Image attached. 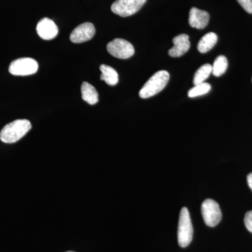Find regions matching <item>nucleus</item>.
I'll return each mask as SVG.
<instances>
[{
	"mask_svg": "<svg viewBox=\"0 0 252 252\" xmlns=\"http://www.w3.org/2000/svg\"><path fill=\"white\" fill-rule=\"evenodd\" d=\"M31 123L27 119H18L5 126L0 132V140L13 144L22 139L31 130Z\"/></svg>",
	"mask_w": 252,
	"mask_h": 252,
	"instance_id": "obj_1",
	"label": "nucleus"
},
{
	"mask_svg": "<svg viewBox=\"0 0 252 252\" xmlns=\"http://www.w3.org/2000/svg\"><path fill=\"white\" fill-rule=\"evenodd\" d=\"M170 79V74L165 70L156 72L146 82L141 89L139 94L142 99L149 98L155 95L165 89Z\"/></svg>",
	"mask_w": 252,
	"mask_h": 252,
	"instance_id": "obj_2",
	"label": "nucleus"
},
{
	"mask_svg": "<svg viewBox=\"0 0 252 252\" xmlns=\"http://www.w3.org/2000/svg\"><path fill=\"white\" fill-rule=\"evenodd\" d=\"M193 229L190 220V214L187 207H183L181 210L179 220L177 238L178 243L182 248H187L191 243L193 239Z\"/></svg>",
	"mask_w": 252,
	"mask_h": 252,
	"instance_id": "obj_3",
	"label": "nucleus"
},
{
	"mask_svg": "<svg viewBox=\"0 0 252 252\" xmlns=\"http://www.w3.org/2000/svg\"><path fill=\"white\" fill-rule=\"evenodd\" d=\"M201 212L204 221L208 226H216L221 220L222 214L220 205L212 199L204 200L202 204Z\"/></svg>",
	"mask_w": 252,
	"mask_h": 252,
	"instance_id": "obj_4",
	"label": "nucleus"
},
{
	"mask_svg": "<svg viewBox=\"0 0 252 252\" xmlns=\"http://www.w3.org/2000/svg\"><path fill=\"white\" fill-rule=\"evenodd\" d=\"M147 0H117L111 9L114 14L122 17H127L136 14L145 4Z\"/></svg>",
	"mask_w": 252,
	"mask_h": 252,
	"instance_id": "obj_5",
	"label": "nucleus"
},
{
	"mask_svg": "<svg viewBox=\"0 0 252 252\" xmlns=\"http://www.w3.org/2000/svg\"><path fill=\"white\" fill-rule=\"evenodd\" d=\"M39 64L35 60L31 58H23L15 60L10 64L9 71L15 76H28L37 72Z\"/></svg>",
	"mask_w": 252,
	"mask_h": 252,
	"instance_id": "obj_6",
	"label": "nucleus"
},
{
	"mask_svg": "<svg viewBox=\"0 0 252 252\" xmlns=\"http://www.w3.org/2000/svg\"><path fill=\"white\" fill-rule=\"evenodd\" d=\"M107 51L114 57L119 59H127L135 54V49L129 41L124 39H114L107 46Z\"/></svg>",
	"mask_w": 252,
	"mask_h": 252,
	"instance_id": "obj_7",
	"label": "nucleus"
},
{
	"mask_svg": "<svg viewBox=\"0 0 252 252\" xmlns=\"http://www.w3.org/2000/svg\"><path fill=\"white\" fill-rule=\"evenodd\" d=\"M95 34V28L91 23H85L77 26L70 34V40L75 44H81L91 40Z\"/></svg>",
	"mask_w": 252,
	"mask_h": 252,
	"instance_id": "obj_8",
	"label": "nucleus"
},
{
	"mask_svg": "<svg viewBox=\"0 0 252 252\" xmlns=\"http://www.w3.org/2000/svg\"><path fill=\"white\" fill-rule=\"evenodd\" d=\"M36 32L41 39L51 40L58 35L59 28L52 20L44 18L38 23Z\"/></svg>",
	"mask_w": 252,
	"mask_h": 252,
	"instance_id": "obj_9",
	"label": "nucleus"
},
{
	"mask_svg": "<svg viewBox=\"0 0 252 252\" xmlns=\"http://www.w3.org/2000/svg\"><path fill=\"white\" fill-rule=\"evenodd\" d=\"M210 14L207 11L193 7L189 12V23L192 28L204 29L208 25Z\"/></svg>",
	"mask_w": 252,
	"mask_h": 252,
	"instance_id": "obj_10",
	"label": "nucleus"
},
{
	"mask_svg": "<svg viewBox=\"0 0 252 252\" xmlns=\"http://www.w3.org/2000/svg\"><path fill=\"white\" fill-rule=\"evenodd\" d=\"M174 46L169 50L168 54L172 58H179L185 54L190 47L189 36L182 34L173 38Z\"/></svg>",
	"mask_w": 252,
	"mask_h": 252,
	"instance_id": "obj_11",
	"label": "nucleus"
},
{
	"mask_svg": "<svg viewBox=\"0 0 252 252\" xmlns=\"http://www.w3.org/2000/svg\"><path fill=\"white\" fill-rule=\"evenodd\" d=\"M81 96L82 99L91 105L97 104L99 101L98 93L94 86L87 82H84L81 85Z\"/></svg>",
	"mask_w": 252,
	"mask_h": 252,
	"instance_id": "obj_12",
	"label": "nucleus"
},
{
	"mask_svg": "<svg viewBox=\"0 0 252 252\" xmlns=\"http://www.w3.org/2000/svg\"><path fill=\"white\" fill-rule=\"evenodd\" d=\"M218 40V36L214 32H209L204 35L199 41L198 50L201 54L208 52L215 46Z\"/></svg>",
	"mask_w": 252,
	"mask_h": 252,
	"instance_id": "obj_13",
	"label": "nucleus"
},
{
	"mask_svg": "<svg viewBox=\"0 0 252 252\" xmlns=\"http://www.w3.org/2000/svg\"><path fill=\"white\" fill-rule=\"evenodd\" d=\"M99 69L102 72V75L100 76L101 80L105 81L106 84L109 86L117 85L119 82V74L114 68L106 64H102Z\"/></svg>",
	"mask_w": 252,
	"mask_h": 252,
	"instance_id": "obj_14",
	"label": "nucleus"
},
{
	"mask_svg": "<svg viewBox=\"0 0 252 252\" xmlns=\"http://www.w3.org/2000/svg\"><path fill=\"white\" fill-rule=\"evenodd\" d=\"M212 73V66L210 64H203L195 73L193 77L194 85L202 84L210 77Z\"/></svg>",
	"mask_w": 252,
	"mask_h": 252,
	"instance_id": "obj_15",
	"label": "nucleus"
},
{
	"mask_svg": "<svg viewBox=\"0 0 252 252\" xmlns=\"http://www.w3.org/2000/svg\"><path fill=\"white\" fill-rule=\"evenodd\" d=\"M228 68V60L224 56H220L217 58L212 66V73L215 77L223 75Z\"/></svg>",
	"mask_w": 252,
	"mask_h": 252,
	"instance_id": "obj_16",
	"label": "nucleus"
},
{
	"mask_svg": "<svg viewBox=\"0 0 252 252\" xmlns=\"http://www.w3.org/2000/svg\"><path fill=\"white\" fill-rule=\"evenodd\" d=\"M211 90V85L208 83H202V84L195 85L193 88L189 90L188 95L189 97H195L198 96L203 95L210 92Z\"/></svg>",
	"mask_w": 252,
	"mask_h": 252,
	"instance_id": "obj_17",
	"label": "nucleus"
},
{
	"mask_svg": "<svg viewBox=\"0 0 252 252\" xmlns=\"http://www.w3.org/2000/svg\"><path fill=\"white\" fill-rule=\"evenodd\" d=\"M240 6L249 14H252V0H237Z\"/></svg>",
	"mask_w": 252,
	"mask_h": 252,
	"instance_id": "obj_18",
	"label": "nucleus"
},
{
	"mask_svg": "<svg viewBox=\"0 0 252 252\" xmlns=\"http://www.w3.org/2000/svg\"><path fill=\"white\" fill-rule=\"evenodd\" d=\"M244 222L247 229L252 233V211L247 212L244 219Z\"/></svg>",
	"mask_w": 252,
	"mask_h": 252,
	"instance_id": "obj_19",
	"label": "nucleus"
},
{
	"mask_svg": "<svg viewBox=\"0 0 252 252\" xmlns=\"http://www.w3.org/2000/svg\"><path fill=\"white\" fill-rule=\"evenodd\" d=\"M248 183L249 187L252 190V173L249 174L248 176Z\"/></svg>",
	"mask_w": 252,
	"mask_h": 252,
	"instance_id": "obj_20",
	"label": "nucleus"
},
{
	"mask_svg": "<svg viewBox=\"0 0 252 252\" xmlns=\"http://www.w3.org/2000/svg\"></svg>",
	"mask_w": 252,
	"mask_h": 252,
	"instance_id": "obj_21",
	"label": "nucleus"
}]
</instances>
